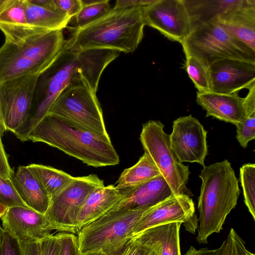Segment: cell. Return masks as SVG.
I'll return each mask as SVG.
<instances>
[{
  "label": "cell",
  "mask_w": 255,
  "mask_h": 255,
  "mask_svg": "<svg viewBox=\"0 0 255 255\" xmlns=\"http://www.w3.org/2000/svg\"><path fill=\"white\" fill-rule=\"evenodd\" d=\"M120 53L109 49L78 51L64 46L53 63L39 76L27 118L14 133L16 137L23 142L28 140L30 132L66 88L85 85L96 93L103 71Z\"/></svg>",
  "instance_id": "6da1fadb"
},
{
  "label": "cell",
  "mask_w": 255,
  "mask_h": 255,
  "mask_svg": "<svg viewBox=\"0 0 255 255\" xmlns=\"http://www.w3.org/2000/svg\"><path fill=\"white\" fill-rule=\"evenodd\" d=\"M28 140L42 142L95 167L120 162L109 134H99L48 114L33 128Z\"/></svg>",
  "instance_id": "7a4b0ae2"
},
{
  "label": "cell",
  "mask_w": 255,
  "mask_h": 255,
  "mask_svg": "<svg viewBox=\"0 0 255 255\" xmlns=\"http://www.w3.org/2000/svg\"><path fill=\"white\" fill-rule=\"evenodd\" d=\"M145 25L141 6L113 7L86 26L73 29L65 47L78 51L109 49L132 53L142 39Z\"/></svg>",
  "instance_id": "3957f363"
},
{
  "label": "cell",
  "mask_w": 255,
  "mask_h": 255,
  "mask_svg": "<svg viewBox=\"0 0 255 255\" xmlns=\"http://www.w3.org/2000/svg\"><path fill=\"white\" fill-rule=\"evenodd\" d=\"M199 177L202 184L198 200L199 225L196 241L206 244L211 235L223 229L241 191L235 171L227 159L204 166Z\"/></svg>",
  "instance_id": "277c9868"
},
{
  "label": "cell",
  "mask_w": 255,
  "mask_h": 255,
  "mask_svg": "<svg viewBox=\"0 0 255 255\" xmlns=\"http://www.w3.org/2000/svg\"><path fill=\"white\" fill-rule=\"evenodd\" d=\"M63 30L52 31L15 44L5 42L0 47V82L30 75H40L64 48Z\"/></svg>",
  "instance_id": "5b68a950"
},
{
  "label": "cell",
  "mask_w": 255,
  "mask_h": 255,
  "mask_svg": "<svg viewBox=\"0 0 255 255\" xmlns=\"http://www.w3.org/2000/svg\"><path fill=\"white\" fill-rule=\"evenodd\" d=\"M148 208L110 211L83 227L77 234L80 255H122L132 239L133 228Z\"/></svg>",
  "instance_id": "8992f818"
},
{
  "label": "cell",
  "mask_w": 255,
  "mask_h": 255,
  "mask_svg": "<svg viewBox=\"0 0 255 255\" xmlns=\"http://www.w3.org/2000/svg\"><path fill=\"white\" fill-rule=\"evenodd\" d=\"M181 45L184 53L196 58L207 68L225 59L255 62V51L228 33L217 19L191 31Z\"/></svg>",
  "instance_id": "52a82bcc"
},
{
  "label": "cell",
  "mask_w": 255,
  "mask_h": 255,
  "mask_svg": "<svg viewBox=\"0 0 255 255\" xmlns=\"http://www.w3.org/2000/svg\"><path fill=\"white\" fill-rule=\"evenodd\" d=\"M160 121L150 120L143 125L140 140L144 152L150 157L175 195L192 196L187 187L189 166L180 162L172 149L169 134Z\"/></svg>",
  "instance_id": "ba28073f"
},
{
  "label": "cell",
  "mask_w": 255,
  "mask_h": 255,
  "mask_svg": "<svg viewBox=\"0 0 255 255\" xmlns=\"http://www.w3.org/2000/svg\"><path fill=\"white\" fill-rule=\"evenodd\" d=\"M96 93L85 85L65 89L48 114L58 116L81 128L99 134H108Z\"/></svg>",
  "instance_id": "9c48e42d"
},
{
  "label": "cell",
  "mask_w": 255,
  "mask_h": 255,
  "mask_svg": "<svg viewBox=\"0 0 255 255\" xmlns=\"http://www.w3.org/2000/svg\"><path fill=\"white\" fill-rule=\"evenodd\" d=\"M104 186L97 175L76 177L68 186L51 198L44 215L54 229L77 234V219L86 198L94 190Z\"/></svg>",
  "instance_id": "30bf717a"
},
{
  "label": "cell",
  "mask_w": 255,
  "mask_h": 255,
  "mask_svg": "<svg viewBox=\"0 0 255 255\" xmlns=\"http://www.w3.org/2000/svg\"><path fill=\"white\" fill-rule=\"evenodd\" d=\"M30 75L0 82V131L13 133L26 121L38 78Z\"/></svg>",
  "instance_id": "8fae6325"
},
{
  "label": "cell",
  "mask_w": 255,
  "mask_h": 255,
  "mask_svg": "<svg viewBox=\"0 0 255 255\" xmlns=\"http://www.w3.org/2000/svg\"><path fill=\"white\" fill-rule=\"evenodd\" d=\"M174 222H181L186 231L195 233L198 219L190 196L173 195L147 209L133 228L132 237L149 228Z\"/></svg>",
  "instance_id": "7c38bea8"
},
{
  "label": "cell",
  "mask_w": 255,
  "mask_h": 255,
  "mask_svg": "<svg viewBox=\"0 0 255 255\" xmlns=\"http://www.w3.org/2000/svg\"><path fill=\"white\" fill-rule=\"evenodd\" d=\"M141 7L145 25L157 29L169 40L181 44L190 33L183 0H153Z\"/></svg>",
  "instance_id": "4fadbf2b"
},
{
  "label": "cell",
  "mask_w": 255,
  "mask_h": 255,
  "mask_svg": "<svg viewBox=\"0 0 255 255\" xmlns=\"http://www.w3.org/2000/svg\"><path fill=\"white\" fill-rule=\"evenodd\" d=\"M207 133L203 125L191 115L173 121L170 144L180 162H196L205 166L204 160L208 154Z\"/></svg>",
  "instance_id": "5bb4252c"
},
{
  "label": "cell",
  "mask_w": 255,
  "mask_h": 255,
  "mask_svg": "<svg viewBox=\"0 0 255 255\" xmlns=\"http://www.w3.org/2000/svg\"><path fill=\"white\" fill-rule=\"evenodd\" d=\"M0 219L3 230L19 242H39L54 230L44 214L27 207L8 208Z\"/></svg>",
  "instance_id": "9a60e30c"
},
{
  "label": "cell",
  "mask_w": 255,
  "mask_h": 255,
  "mask_svg": "<svg viewBox=\"0 0 255 255\" xmlns=\"http://www.w3.org/2000/svg\"><path fill=\"white\" fill-rule=\"evenodd\" d=\"M208 69L212 92L238 93L255 84V62L225 59L213 63Z\"/></svg>",
  "instance_id": "2e32d148"
},
{
  "label": "cell",
  "mask_w": 255,
  "mask_h": 255,
  "mask_svg": "<svg viewBox=\"0 0 255 255\" xmlns=\"http://www.w3.org/2000/svg\"><path fill=\"white\" fill-rule=\"evenodd\" d=\"M121 191L123 198L110 211L149 208L175 195L161 175Z\"/></svg>",
  "instance_id": "e0dca14e"
},
{
  "label": "cell",
  "mask_w": 255,
  "mask_h": 255,
  "mask_svg": "<svg viewBox=\"0 0 255 255\" xmlns=\"http://www.w3.org/2000/svg\"><path fill=\"white\" fill-rule=\"evenodd\" d=\"M198 105L206 111V117H212L236 126L245 119L243 98L238 93L219 94L212 92L197 93Z\"/></svg>",
  "instance_id": "ac0fdd59"
},
{
  "label": "cell",
  "mask_w": 255,
  "mask_h": 255,
  "mask_svg": "<svg viewBox=\"0 0 255 255\" xmlns=\"http://www.w3.org/2000/svg\"><path fill=\"white\" fill-rule=\"evenodd\" d=\"M231 35L255 51V0L229 9L217 19Z\"/></svg>",
  "instance_id": "d6986e66"
},
{
  "label": "cell",
  "mask_w": 255,
  "mask_h": 255,
  "mask_svg": "<svg viewBox=\"0 0 255 255\" xmlns=\"http://www.w3.org/2000/svg\"><path fill=\"white\" fill-rule=\"evenodd\" d=\"M0 30L5 42L15 44L38 37L27 25L24 0H3L0 5Z\"/></svg>",
  "instance_id": "ffe728a7"
},
{
  "label": "cell",
  "mask_w": 255,
  "mask_h": 255,
  "mask_svg": "<svg viewBox=\"0 0 255 255\" xmlns=\"http://www.w3.org/2000/svg\"><path fill=\"white\" fill-rule=\"evenodd\" d=\"M123 197L121 191L114 185L94 190L88 196L78 214L77 233L83 227L110 211Z\"/></svg>",
  "instance_id": "44dd1931"
},
{
  "label": "cell",
  "mask_w": 255,
  "mask_h": 255,
  "mask_svg": "<svg viewBox=\"0 0 255 255\" xmlns=\"http://www.w3.org/2000/svg\"><path fill=\"white\" fill-rule=\"evenodd\" d=\"M19 195L26 205L42 214L47 211L51 198L27 166L18 167L11 178Z\"/></svg>",
  "instance_id": "7402d4cb"
},
{
  "label": "cell",
  "mask_w": 255,
  "mask_h": 255,
  "mask_svg": "<svg viewBox=\"0 0 255 255\" xmlns=\"http://www.w3.org/2000/svg\"><path fill=\"white\" fill-rule=\"evenodd\" d=\"M26 22L33 36H39L47 32L63 30L71 18L59 10L40 6L24 0Z\"/></svg>",
  "instance_id": "603a6c76"
},
{
  "label": "cell",
  "mask_w": 255,
  "mask_h": 255,
  "mask_svg": "<svg viewBox=\"0 0 255 255\" xmlns=\"http://www.w3.org/2000/svg\"><path fill=\"white\" fill-rule=\"evenodd\" d=\"M247 0H183L188 13L191 31L217 19L227 11L243 4Z\"/></svg>",
  "instance_id": "cb8c5ba5"
},
{
  "label": "cell",
  "mask_w": 255,
  "mask_h": 255,
  "mask_svg": "<svg viewBox=\"0 0 255 255\" xmlns=\"http://www.w3.org/2000/svg\"><path fill=\"white\" fill-rule=\"evenodd\" d=\"M182 224L174 222L149 228L132 239L143 244L158 242L161 247L160 255H181L180 229Z\"/></svg>",
  "instance_id": "d4e9b609"
},
{
  "label": "cell",
  "mask_w": 255,
  "mask_h": 255,
  "mask_svg": "<svg viewBox=\"0 0 255 255\" xmlns=\"http://www.w3.org/2000/svg\"><path fill=\"white\" fill-rule=\"evenodd\" d=\"M160 175H161L155 164L144 152L136 164L123 171L116 187L120 190L131 188Z\"/></svg>",
  "instance_id": "484cf974"
},
{
  "label": "cell",
  "mask_w": 255,
  "mask_h": 255,
  "mask_svg": "<svg viewBox=\"0 0 255 255\" xmlns=\"http://www.w3.org/2000/svg\"><path fill=\"white\" fill-rule=\"evenodd\" d=\"M27 166L47 191L50 198L65 189L76 178L62 170L48 166L31 164Z\"/></svg>",
  "instance_id": "4316f807"
},
{
  "label": "cell",
  "mask_w": 255,
  "mask_h": 255,
  "mask_svg": "<svg viewBox=\"0 0 255 255\" xmlns=\"http://www.w3.org/2000/svg\"><path fill=\"white\" fill-rule=\"evenodd\" d=\"M245 243L237 232L231 228L227 237L218 248L197 249L191 246L184 255H255L247 250Z\"/></svg>",
  "instance_id": "83f0119b"
},
{
  "label": "cell",
  "mask_w": 255,
  "mask_h": 255,
  "mask_svg": "<svg viewBox=\"0 0 255 255\" xmlns=\"http://www.w3.org/2000/svg\"><path fill=\"white\" fill-rule=\"evenodd\" d=\"M82 1L81 9L70 21L74 22L73 29L86 26L103 16L112 8L108 0Z\"/></svg>",
  "instance_id": "f1b7e54d"
},
{
  "label": "cell",
  "mask_w": 255,
  "mask_h": 255,
  "mask_svg": "<svg viewBox=\"0 0 255 255\" xmlns=\"http://www.w3.org/2000/svg\"><path fill=\"white\" fill-rule=\"evenodd\" d=\"M185 69L199 93L211 92L208 69L194 56L185 53Z\"/></svg>",
  "instance_id": "f546056e"
},
{
  "label": "cell",
  "mask_w": 255,
  "mask_h": 255,
  "mask_svg": "<svg viewBox=\"0 0 255 255\" xmlns=\"http://www.w3.org/2000/svg\"><path fill=\"white\" fill-rule=\"evenodd\" d=\"M240 176L245 203L255 220V164H244L240 168Z\"/></svg>",
  "instance_id": "4dcf8cb0"
},
{
  "label": "cell",
  "mask_w": 255,
  "mask_h": 255,
  "mask_svg": "<svg viewBox=\"0 0 255 255\" xmlns=\"http://www.w3.org/2000/svg\"><path fill=\"white\" fill-rule=\"evenodd\" d=\"M245 119L242 124L236 126V138L243 148L255 138V110L245 111Z\"/></svg>",
  "instance_id": "1f68e13d"
},
{
  "label": "cell",
  "mask_w": 255,
  "mask_h": 255,
  "mask_svg": "<svg viewBox=\"0 0 255 255\" xmlns=\"http://www.w3.org/2000/svg\"><path fill=\"white\" fill-rule=\"evenodd\" d=\"M0 202L7 208L15 206L27 207L19 195L12 179L1 177H0Z\"/></svg>",
  "instance_id": "d6a6232c"
},
{
  "label": "cell",
  "mask_w": 255,
  "mask_h": 255,
  "mask_svg": "<svg viewBox=\"0 0 255 255\" xmlns=\"http://www.w3.org/2000/svg\"><path fill=\"white\" fill-rule=\"evenodd\" d=\"M161 247L156 242L146 244L131 240L122 255H160Z\"/></svg>",
  "instance_id": "836d02e7"
},
{
  "label": "cell",
  "mask_w": 255,
  "mask_h": 255,
  "mask_svg": "<svg viewBox=\"0 0 255 255\" xmlns=\"http://www.w3.org/2000/svg\"><path fill=\"white\" fill-rule=\"evenodd\" d=\"M61 249L60 255H80L77 237L69 233H59Z\"/></svg>",
  "instance_id": "e575fe53"
},
{
  "label": "cell",
  "mask_w": 255,
  "mask_h": 255,
  "mask_svg": "<svg viewBox=\"0 0 255 255\" xmlns=\"http://www.w3.org/2000/svg\"><path fill=\"white\" fill-rule=\"evenodd\" d=\"M0 255H23L19 242L5 231L0 245Z\"/></svg>",
  "instance_id": "d590c367"
},
{
  "label": "cell",
  "mask_w": 255,
  "mask_h": 255,
  "mask_svg": "<svg viewBox=\"0 0 255 255\" xmlns=\"http://www.w3.org/2000/svg\"><path fill=\"white\" fill-rule=\"evenodd\" d=\"M55 9L71 18L75 16L81 9L82 0H53Z\"/></svg>",
  "instance_id": "8d00e7d4"
},
{
  "label": "cell",
  "mask_w": 255,
  "mask_h": 255,
  "mask_svg": "<svg viewBox=\"0 0 255 255\" xmlns=\"http://www.w3.org/2000/svg\"><path fill=\"white\" fill-rule=\"evenodd\" d=\"M42 255H60L61 246L57 234L45 237L40 241Z\"/></svg>",
  "instance_id": "74e56055"
},
{
  "label": "cell",
  "mask_w": 255,
  "mask_h": 255,
  "mask_svg": "<svg viewBox=\"0 0 255 255\" xmlns=\"http://www.w3.org/2000/svg\"><path fill=\"white\" fill-rule=\"evenodd\" d=\"M2 135L0 131V177L11 179L14 174V171L9 164L7 156L4 149L1 140Z\"/></svg>",
  "instance_id": "f35d334b"
},
{
  "label": "cell",
  "mask_w": 255,
  "mask_h": 255,
  "mask_svg": "<svg viewBox=\"0 0 255 255\" xmlns=\"http://www.w3.org/2000/svg\"><path fill=\"white\" fill-rule=\"evenodd\" d=\"M19 243L23 255H42L40 241L31 243Z\"/></svg>",
  "instance_id": "ab89813d"
},
{
  "label": "cell",
  "mask_w": 255,
  "mask_h": 255,
  "mask_svg": "<svg viewBox=\"0 0 255 255\" xmlns=\"http://www.w3.org/2000/svg\"><path fill=\"white\" fill-rule=\"evenodd\" d=\"M142 6L141 0H118L114 7L117 8Z\"/></svg>",
  "instance_id": "60d3db41"
},
{
  "label": "cell",
  "mask_w": 255,
  "mask_h": 255,
  "mask_svg": "<svg viewBox=\"0 0 255 255\" xmlns=\"http://www.w3.org/2000/svg\"><path fill=\"white\" fill-rule=\"evenodd\" d=\"M7 208L0 202V218L4 214Z\"/></svg>",
  "instance_id": "b9f144b4"
},
{
  "label": "cell",
  "mask_w": 255,
  "mask_h": 255,
  "mask_svg": "<svg viewBox=\"0 0 255 255\" xmlns=\"http://www.w3.org/2000/svg\"><path fill=\"white\" fill-rule=\"evenodd\" d=\"M82 255H107L101 252H91Z\"/></svg>",
  "instance_id": "7bdbcfd3"
},
{
  "label": "cell",
  "mask_w": 255,
  "mask_h": 255,
  "mask_svg": "<svg viewBox=\"0 0 255 255\" xmlns=\"http://www.w3.org/2000/svg\"><path fill=\"white\" fill-rule=\"evenodd\" d=\"M4 232V231L3 230L2 227H1L0 225V245L1 242V240H2V236H3Z\"/></svg>",
  "instance_id": "ee69618b"
},
{
  "label": "cell",
  "mask_w": 255,
  "mask_h": 255,
  "mask_svg": "<svg viewBox=\"0 0 255 255\" xmlns=\"http://www.w3.org/2000/svg\"><path fill=\"white\" fill-rule=\"evenodd\" d=\"M3 1V0H0V5L2 2Z\"/></svg>",
  "instance_id": "f6af8a7d"
}]
</instances>
